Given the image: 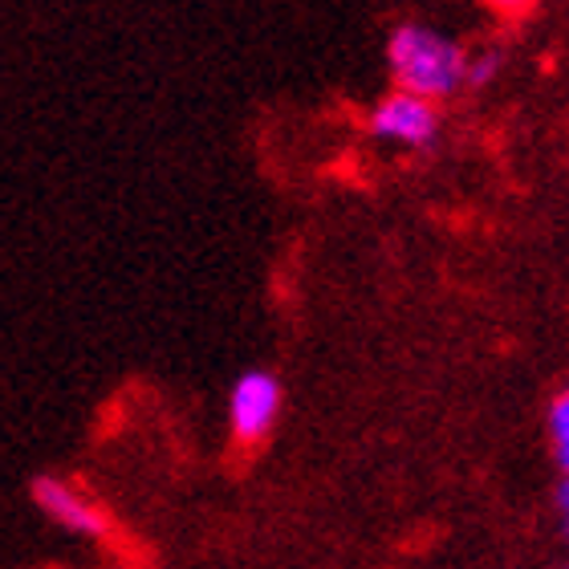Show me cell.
<instances>
[{
    "mask_svg": "<svg viewBox=\"0 0 569 569\" xmlns=\"http://www.w3.org/2000/svg\"><path fill=\"white\" fill-rule=\"evenodd\" d=\"M387 61H391V78L403 94L416 98H443L451 90H460L468 82V53L456 41L439 37L436 29L423 24H399L387 46Z\"/></svg>",
    "mask_w": 569,
    "mask_h": 569,
    "instance_id": "obj_1",
    "label": "cell"
},
{
    "mask_svg": "<svg viewBox=\"0 0 569 569\" xmlns=\"http://www.w3.org/2000/svg\"><path fill=\"white\" fill-rule=\"evenodd\" d=\"M277 416H281V382L264 370H249L240 375L232 395H228V427L240 443H257L273 431Z\"/></svg>",
    "mask_w": 569,
    "mask_h": 569,
    "instance_id": "obj_2",
    "label": "cell"
},
{
    "mask_svg": "<svg viewBox=\"0 0 569 569\" xmlns=\"http://www.w3.org/2000/svg\"><path fill=\"white\" fill-rule=\"evenodd\" d=\"M33 500L37 509L46 512L49 521H58L61 529H70L78 537H107V512L58 476H37Z\"/></svg>",
    "mask_w": 569,
    "mask_h": 569,
    "instance_id": "obj_3",
    "label": "cell"
},
{
    "mask_svg": "<svg viewBox=\"0 0 569 569\" xmlns=\"http://www.w3.org/2000/svg\"><path fill=\"white\" fill-rule=\"evenodd\" d=\"M370 131L379 134V139L403 142V147H427V142L436 139L439 119H436V107H431L427 98L403 94V90H399V94L382 98L379 107H375Z\"/></svg>",
    "mask_w": 569,
    "mask_h": 569,
    "instance_id": "obj_4",
    "label": "cell"
},
{
    "mask_svg": "<svg viewBox=\"0 0 569 569\" xmlns=\"http://www.w3.org/2000/svg\"><path fill=\"white\" fill-rule=\"evenodd\" d=\"M549 436H553V456H558L561 472L569 476V387L558 395V403L549 411Z\"/></svg>",
    "mask_w": 569,
    "mask_h": 569,
    "instance_id": "obj_5",
    "label": "cell"
},
{
    "mask_svg": "<svg viewBox=\"0 0 569 569\" xmlns=\"http://www.w3.org/2000/svg\"><path fill=\"white\" fill-rule=\"evenodd\" d=\"M497 70H500V58L497 53H480V58H472L468 61V86H488L492 78H497Z\"/></svg>",
    "mask_w": 569,
    "mask_h": 569,
    "instance_id": "obj_6",
    "label": "cell"
},
{
    "mask_svg": "<svg viewBox=\"0 0 569 569\" xmlns=\"http://www.w3.org/2000/svg\"><path fill=\"white\" fill-rule=\"evenodd\" d=\"M558 512H561V525H566V533H569V476L558 488Z\"/></svg>",
    "mask_w": 569,
    "mask_h": 569,
    "instance_id": "obj_7",
    "label": "cell"
},
{
    "mask_svg": "<svg viewBox=\"0 0 569 569\" xmlns=\"http://www.w3.org/2000/svg\"><path fill=\"white\" fill-rule=\"evenodd\" d=\"M492 4H521V0H492Z\"/></svg>",
    "mask_w": 569,
    "mask_h": 569,
    "instance_id": "obj_8",
    "label": "cell"
}]
</instances>
